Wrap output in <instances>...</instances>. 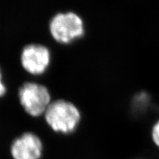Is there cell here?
I'll return each instance as SVG.
<instances>
[{
    "instance_id": "8992f818",
    "label": "cell",
    "mask_w": 159,
    "mask_h": 159,
    "mask_svg": "<svg viewBox=\"0 0 159 159\" xmlns=\"http://www.w3.org/2000/svg\"><path fill=\"white\" fill-rule=\"evenodd\" d=\"M152 137L155 144L159 148V120L154 125L152 128Z\"/></svg>"
},
{
    "instance_id": "6da1fadb",
    "label": "cell",
    "mask_w": 159,
    "mask_h": 159,
    "mask_svg": "<svg viewBox=\"0 0 159 159\" xmlns=\"http://www.w3.org/2000/svg\"><path fill=\"white\" fill-rule=\"evenodd\" d=\"M44 114L49 126L55 132L61 134L73 132L80 120V113L77 107L63 99L50 103Z\"/></svg>"
},
{
    "instance_id": "7a4b0ae2",
    "label": "cell",
    "mask_w": 159,
    "mask_h": 159,
    "mask_svg": "<svg viewBox=\"0 0 159 159\" xmlns=\"http://www.w3.org/2000/svg\"><path fill=\"white\" fill-rule=\"evenodd\" d=\"M49 31L55 41L61 43H69L84 34L82 19L72 12L57 13L49 23Z\"/></svg>"
},
{
    "instance_id": "277c9868",
    "label": "cell",
    "mask_w": 159,
    "mask_h": 159,
    "mask_svg": "<svg viewBox=\"0 0 159 159\" xmlns=\"http://www.w3.org/2000/svg\"><path fill=\"white\" fill-rule=\"evenodd\" d=\"M21 63L23 68L30 74L41 75L47 70L50 63V52L44 46L27 45L21 52Z\"/></svg>"
},
{
    "instance_id": "5b68a950",
    "label": "cell",
    "mask_w": 159,
    "mask_h": 159,
    "mask_svg": "<svg viewBox=\"0 0 159 159\" xmlns=\"http://www.w3.org/2000/svg\"><path fill=\"white\" fill-rule=\"evenodd\" d=\"M43 145L41 139L33 133H25L17 138L11 146L13 159H40Z\"/></svg>"
},
{
    "instance_id": "3957f363",
    "label": "cell",
    "mask_w": 159,
    "mask_h": 159,
    "mask_svg": "<svg viewBox=\"0 0 159 159\" xmlns=\"http://www.w3.org/2000/svg\"><path fill=\"white\" fill-rule=\"evenodd\" d=\"M20 102L25 111L32 116H39L45 113L50 105V94L44 85L26 83L19 89Z\"/></svg>"
},
{
    "instance_id": "52a82bcc",
    "label": "cell",
    "mask_w": 159,
    "mask_h": 159,
    "mask_svg": "<svg viewBox=\"0 0 159 159\" xmlns=\"http://www.w3.org/2000/svg\"><path fill=\"white\" fill-rule=\"evenodd\" d=\"M2 79V71L0 69V97H2L3 95H5L6 92V88Z\"/></svg>"
}]
</instances>
